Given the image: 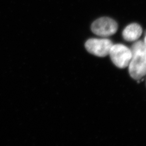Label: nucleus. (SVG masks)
<instances>
[{
    "label": "nucleus",
    "instance_id": "5",
    "mask_svg": "<svg viewBox=\"0 0 146 146\" xmlns=\"http://www.w3.org/2000/svg\"><path fill=\"white\" fill-rule=\"evenodd\" d=\"M142 31L141 25L137 23H132L124 28L122 35L126 41H136L141 36Z\"/></svg>",
    "mask_w": 146,
    "mask_h": 146
},
{
    "label": "nucleus",
    "instance_id": "4",
    "mask_svg": "<svg viewBox=\"0 0 146 146\" xmlns=\"http://www.w3.org/2000/svg\"><path fill=\"white\" fill-rule=\"evenodd\" d=\"M113 43L106 38L88 39L85 43V47L88 52L97 56L103 57L109 55Z\"/></svg>",
    "mask_w": 146,
    "mask_h": 146
},
{
    "label": "nucleus",
    "instance_id": "3",
    "mask_svg": "<svg viewBox=\"0 0 146 146\" xmlns=\"http://www.w3.org/2000/svg\"><path fill=\"white\" fill-rule=\"evenodd\" d=\"M118 25L116 21L109 17H102L94 21L91 25V31L97 36L106 37L117 32Z\"/></svg>",
    "mask_w": 146,
    "mask_h": 146
},
{
    "label": "nucleus",
    "instance_id": "1",
    "mask_svg": "<svg viewBox=\"0 0 146 146\" xmlns=\"http://www.w3.org/2000/svg\"><path fill=\"white\" fill-rule=\"evenodd\" d=\"M132 56L129 64L130 76L141 80L146 74V52L143 41H136L131 48Z\"/></svg>",
    "mask_w": 146,
    "mask_h": 146
},
{
    "label": "nucleus",
    "instance_id": "6",
    "mask_svg": "<svg viewBox=\"0 0 146 146\" xmlns=\"http://www.w3.org/2000/svg\"><path fill=\"white\" fill-rule=\"evenodd\" d=\"M144 44V46H145V50H146V35L145 36V38H144V40L143 41Z\"/></svg>",
    "mask_w": 146,
    "mask_h": 146
},
{
    "label": "nucleus",
    "instance_id": "2",
    "mask_svg": "<svg viewBox=\"0 0 146 146\" xmlns=\"http://www.w3.org/2000/svg\"><path fill=\"white\" fill-rule=\"evenodd\" d=\"M109 55L112 62L117 67L124 69L130 64L132 56L131 49L121 44L112 46Z\"/></svg>",
    "mask_w": 146,
    "mask_h": 146
}]
</instances>
